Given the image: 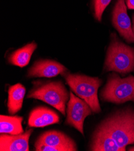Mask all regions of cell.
I'll return each instance as SVG.
<instances>
[{
	"label": "cell",
	"instance_id": "6da1fadb",
	"mask_svg": "<svg viewBox=\"0 0 134 151\" xmlns=\"http://www.w3.org/2000/svg\"><path fill=\"white\" fill-rule=\"evenodd\" d=\"M99 128L106 131L123 149L134 144V111H118L106 119Z\"/></svg>",
	"mask_w": 134,
	"mask_h": 151
},
{
	"label": "cell",
	"instance_id": "7a4b0ae2",
	"mask_svg": "<svg viewBox=\"0 0 134 151\" xmlns=\"http://www.w3.org/2000/svg\"><path fill=\"white\" fill-rule=\"evenodd\" d=\"M63 75L72 91L85 101L94 113L100 112L101 109L97 96V90L102 83L99 78L66 72Z\"/></svg>",
	"mask_w": 134,
	"mask_h": 151
},
{
	"label": "cell",
	"instance_id": "3957f363",
	"mask_svg": "<svg viewBox=\"0 0 134 151\" xmlns=\"http://www.w3.org/2000/svg\"><path fill=\"white\" fill-rule=\"evenodd\" d=\"M108 71L123 75L134 70V48L114 37L108 48L105 63Z\"/></svg>",
	"mask_w": 134,
	"mask_h": 151
},
{
	"label": "cell",
	"instance_id": "277c9868",
	"mask_svg": "<svg viewBox=\"0 0 134 151\" xmlns=\"http://www.w3.org/2000/svg\"><path fill=\"white\" fill-rule=\"evenodd\" d=\"M69 97L67 89L59 81L48 82L36 86L28 95L29 98L39 99L49 104L63 115L66 114V104Z\"/></svg>",
	"mask_w": 134,
	"mask_h": 151
},
{
	"label": "cell",
	"instance_id": "5b68a950",
	"mask_svg": "<svg viewBox=\"0 0 134 151\" xmlns=\"http://www.w3.org/2000/svg\"><path fill=\"white\" fill-rule=\"evenodd\" d=\"M101 96L103 100L115 104L134 102V77L121 78L113 75L102 90Z\"/></svg>",
	"mask_w": 134,
	"mask_h": 151
},
{
	"label": "cell",
	"instance_id": "8992f818",
	"mask_svg": "<svg viewBox=\"0 0 134 151\" xmlns=\"http://www.w3.org/2000/svg\"><path fill=\"white\" fill-rule=\"evenodd\" d=\"M92 110L83 99L72 92L70 93V99L67 109L66 123L77 129L84 135V122L85 118L91 115Z\"/></svg>",
	"mask_w": 134,
	"mask_h": 151
},
{
	"label": "cell",
	"instance_id": "52a82bcc",
	"mask_svg": "<svg viewBox=\"0 0 134 151\" xmlns=\"http://www.w3.org/2000/svg\"><path fill=\"white\" fill-rule=\"evenodd\" d=\"M113 24L128 42L134 43V33L125 0H117L113 12Z\"/></svg>",
	"mask_w": 134,
	"mask_h": 151
},
{
	"label": "cell",
	"instance_id": "ba28073f",
	"mask_svg": "<svg viewBox=\"0 0 134 151\" xmlns=\"http://www.w3.org/2000/svg\"><path fill=\"white\" fill-rule=\"evenodd\" d=\"M67 69L58 62L50 60H41L29 69L28 77L52 78L66 72Z\"/></svg>",
	"mask_w": 134,
	"mask_h": 151
},
{
	"label": "cell",
	"instance_id": "9c48e42d",
	"mask_svg": "<svg viewBox=\"0 0 134 151\" xmlns=\"http://www.w3.org/2000/svg\"><path fill=\"white\" fill-rule=\"evenodd\" d=\"M33 132L30 129L18 135H7L1 134L0 136L1 151H28L29 139Z\"/></svg>",
	"mask_w": 134,
	"mask_h": 151
},
{
	"label": "cell",
	"instance_id": "30bf717a",
	"mask_svg": "<svg viewBox=\"0 0 134 151\" xmlns=\"http://www.w3.org/2000/svg\"><path fill=\"white\" fill-rule=\"evenodd\" d=\"M37 141L59 148L62 151L77 150L75 142L67 135L57 131H49L43 133Z\"/></svg>",
	"mask_w": 134,
	"mask_h": 151
},
{
	"label": "cell",
	"instance_id": "8fae6325",
	"mask_svg": "<svg viewBox=\"0 0 134 151\" xmlns=\"http://www.w3.org/2000/svg\"><path fill=\"white\" fill-rule=\"evenodd\" d=\"M59 117L54 111L44 107L34 109L29 114L28 125L32 127L42 128L58 124Z\"/></svg>",
	"mask_w": 134,
	"mask_h": 151
},
{
	"label": "cell",
	"instance_id": "7c38bea8",
	"mask_svg": "<svg viewBox=\"0 0 134 151\" xmlns=\"http://www.w3.org/2000/svg\"><path fill=\"white\" fill-rule=\"evenodd\" d=\"M94 151H125L106 131L100 128L96 131L90 148Z\"/></svg>",
	"mask_w": 134,
	"mask_h": 151
},
{
	"label": "cell",
	"instance_id": "4fadbf2b",
	"mask_svg": "<svg viewBox=\"0 0 134 151\" xmlns=\"http://www.w3.org/2000/svg\"><path fill=\"white\" fill-rule=\"evenodd\" d=\"M25 88L21 84H16L10 87L8 90V111L10 114H14L22 108L25 95Z\"/></svg>",
	"mask_w": 134,
	"mask_h": 151
},
{
	"label": "cell",
	"instance_id": "5bb4252c",
	"mask_svg": "<svg viewBox=\"0 0 134 151\" xmlns=\"http://www.w3.org/2000/svg\"><path fill=\"white\" fill-rule=\"evenodd\" d=\"M37 44L32 42L24 47L13 52L9 57V62L14 66L23 68L27 66L31 59L32 55L37 48Z\"/></svg>",
	"mask_w": 134,
	"mask_h": 151
},
{
	"label": "cell",
	"instance_id": "9a60e30c",
	"mask_svg": "<svg viewBox=\"0 0 134 151\" xmlns=\"http://www.w3.org/2000/svg\"><path fill=\"white\" fill-rule=\"evenodd\" d=\"M23 117L21 116H9L1 115L0 116V132L18 135L22 134L24 129L22 126Z\"/></svg>",
	"mask_w": 134,
	"mask_h": 151
},
{
	"label": "cell",
	"instance_id": "2e32d148",
	"mask_svg": "<svg viewBox=\"0 0 134 151\" xmlns=\"http://www.w3.org/2000/svg\"><path fill=\"white\" fill-rule=\"evenodd\" d=\"M111 1V0H94L95 17L97 21H101L103 13Z\"/></svg>",
	"mask_w": 134,
	"mask_h": 151
},
{
	"label": "cell",
	"instance_id": "e0dca14e",
	"mask_svg": "<svg viewBox=\"0 0 134 151\" xmlns=\"http://www.w3.org/2000/svg\"><path fill=\"white\" fill-rule=\"evenodd\" d=\"M127 7L130 10H134V0H126Z\"/></svg>",
	"mask_w": 134,
	"mask_h": 151
},
{
	"label": "cell",
	"instance_id": "ac0fdd59",
	"mask_svg": "<svg viewBox=\"0 0 134 151\" xmlns=\"http://www.w3.org/2000/svg\"><path fill=\"white\" fill-rule=\"evenodd\" d=\"M132 23H133V25H132V29H133V32L134 33V14L133 15L132 17Z\"/></svg>",
	"mask_w": 134,
	"mask_h": 151
},
{
	"label": "cell",
	"instance_id": "d6986e66",
	"mask_svg": "<svg viewBox=\"0 0 134 151\" xmlns=\"http://www.w3.org/2000/svg\"><path fill=\"white\" fill-rule=\"evenodd\" d=\"M129 150H130V151H134V147H130V148L129 149Z\"/></svg>",
	"mask_w": 134,
	"mask_h": 151
}]
</instances>
